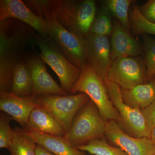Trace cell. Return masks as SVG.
Here are the masks:
<instances>
[{
    "label": "cell",
    "mask_w": 155,
    "mask_h": 155,
    "mask_svg": "<svg viewBox=\"0 0 155 155\" xmlns=\"http://www.w3.org/2000/svg\"><path fill=\"white\" fill-rule=\"evenodd\" d=\"M25 61L32 77L33 97L48 94L68 95L48 72L45 63L39 56L28 54L25 56Z\"/></svg>",
    "instance_id": "11"
},
{
    "label": "cell",
    "mask_w": 155,
    "mask_h": 155,
    "mask_svg": "<svg viewBox=\"0 0 155 155\" xmlns=\"http://www.w3.org/2000/svg\"><path fill=\"white\" fill-rule=\"evenodd\" d=\"M85 38L88 62L105 83L112 64L110 42L108 37L91 33Z\"/></svg>",
    "instance_id": "10"
},
{
    "label": "cell",
    "mask_w": 155,
    "mask_h": 155,
    "mask_svg": "<svg viewBox=\"0 0 155 155\" xmlns=\"http://www.w3.org/2000/svg\"><path fill=\"white\" fill-rule=\"evenodd\" d=\"M111 61L126 57L137 58L142 54L139 43L118 20L113 25L110 40Z\"/></svg>",
    "instance_id": "14"
},
{
    "label": "cell",
    "mask_w": 155,
    "mask_h": 155,
    "mask_svg": "<svg viewBox=\"0 0 155 155\" xmlns=\"http://www.w3.org/2000/svg\"><path fill=\"white\" fill-rule=\"evenodd\" d=\"M1 155H3V154H1Z\"/></svg>",
    "instance_id": "32"
},
{
    "label": "cell",
    "mask_w": 155,
    "mask_h": 155,
    "mask_svg": "<svg viewBox=\"0 0 155 155\" xmlns=\"http://www.w3.org/2000/svg\"><path fill=\"white\" fill-rule=\"evenodd\" d=\"M150 155H155V153H153L152 154Z\"/></svg>",
    "instance_id": "30"
},
{
    "label": "cell",
    "mask_w": 155,
    "mask_h": 155,
    "mask_svg": "<svg viewBox=\"0 0 155 155\" xmlns=\"http://www.w3.org/2000/svg\"><path fill=\"white\" fill-rule=\"evenodd\" d=\"M141 110L150 132L151 129L155 126V101Z\"/></svg>",
    "instance_id": "27"
},
{
    "label": "cell",
    "mask_w": 155,
    "mask_h": 155,
    "mask_svg": "<svg viewBox=\"0 0 155 155\" xmlns=\"http://www.w3.org/2000/svg\"><path fill=\"white\" fill-rule=\"evenodd\" d=\"M138 7L141 14L147 20L155 23V0H149Z\"/></svg>",
    "instance_id": "26"
},
{
    "label": "cell",
    "mask_w": 155,
    "mask_h": 155,
    "mask_svg": "<svg viewBox=\"0 0 155 155\" xmlns=\"http://www.w3.org/2000/svg\"><path fill=\"white\" fill-rule=\"evenodd\" d=\"M134 2L133 0H107L105 2L106 8L129 32L130 29L129 8Z\"/></svg>",
    "instance_id": "20"
},
{
    "label": "cell",
    "mask_w": 155,
    "mask_h": 155,
    "mask_svg": "<svg viewBox=\"0 0 155 155\" xmlns=\"http://www.w3.org/2000/svg\"><path fill=\"white\" fill-rule=\"evenodd\" d=\"M105 84L109 97L125 125L137 137L150 139V130L141 110L132 107L124 101L121 88L116 84L107 80Z\"/></svg>",
    "instance_id": "8"
},
{
    "label": "cell",
    "mask_w": 155,
    "mask_h": 155,
    "mask_svg": "<svg viewBox=\"0 0 155 155\" xmlns=\"http://www.w3.org/2000/svg\"><path fill=\"white\" fill-rule=\"evenodd\" d=\"M78 92L89 97L104 120L118 118L117 111L109 97L105 84L88 62L81 69V74L70 94H75Z\"/></svg>",
    "instance_id": "4"
},
{
    "label": "cell",
    "mask_w": 155,
    "mask_h": 155,
    "mask_svg": "<svg viewBox=\"0 0 155 155\" xmlns=\"http://www.w3.org/2000/svg\"><path fill=\"white\" fill-rule=\"evenodd\" d=\"M9 19L0 26V92H11L14 67L19 61L26 41L22 30Z\"/></svg>",
    "instance_id": "2"
},
{
    "label": "cell",
    "mask_w": 155,
    "mask_h": 155,
    "mask_svg": "<svg viewBox=\"0 0 155 155\" xmlns=\"http://www.w3.org/2000/svg\"><path fill=\"white\" fill-rule=\"evenodd\" d=\"M38 107L35 97H24L11 92H0V110L11 116L23 128H28L31 113Z\"/></svg>",
    "instance_id": "13"
},
{
    "label": "cell",
    "mask_w": 155,
    "mask_h": 155,
    "mask_svg": "<svg viewBox=\"0 0 155 155\" xmlns=\"http://www.w3.org/2000/svg\"><path fill=\"white\" fill-rule=\"evenodd\" d=\"M129 12L130 29L136 35L148 34L155 36V23L150 22L143 16L135 2L131 5Z\"/></svg>",
    "instance_id": "21"
},
{
    "label": "cell",
    "mask_w": 155,
    "mask_h": 155,
    "mask_svg": "<svg viewBox=\"0 0 155 155\" xmlns=\"http://www.w3.org/2000/svg\"><path fill=\"white\" fill-rule=\"evenodd\" d=\"M28 129L45 134L64 137L65 131L58 121L44 108L38 107L31 113Z\"/></svg>",
    "instance_id": "16"
},
{
    "label": "cell",
    "mask_w": 155,
    "mask_h": 155,
    "mask_svg": "<svg viewBox=\"0 0 155 155\" xmlns=\"http://www.w3.org/2000/svg\"><path fill=\"white\" fill-rule=\"evenodd\" d=\"M150 139L155 144V126L150 130Z\"/></svg>",
    "instance_id": "29"
},
{
    "label": "cell",
    "mask_w": 155,
    "mask_h": 155,
    "mask_svg": "<svg viewBox=\"0 0 155 155\" xmlns=\"http://www.w3.org/2000/svg\"><path fill=\"white\" fill-rule=\"evenodd\" d=\"M154 80H153V81H155V78H154Z\"/></svg>",
    "instance_id": "31"
},
{
    "label": "cell",
    "mask_w": 155,
    "mask_h": 155,
    "mask_svg": "<svg viewBox=\"0 0 155 155\" xmlns=\"http://www.w3.org/2000/svg\"><path fill=\"white\" fill-rule=\"evenodd\" d=\"M11 92L17 96H33V84L30 69L25 61H21L14 67Z\"/></svg>",
    "instance_id": "18"
},
{
    "label": "cell",
    "mask_w": 155,
    "mask_h": 155,
    "mask_svg": "<svg viewBox=\"0 0 155 155\" xmlns=\"http://www.w3.org/2000/svg\"><path fill=\"white\" fill-rule=\"evenodd\" d=\"M83 152L94 155H128L119 147L110 145L105 140L97 139L89 142L87 144L76 147Z\"/></svg>",
    "instance_id": "22"
},
{
    "label": "cell",
    "mask_w": 155,
    "mask_h": 155,
    "mask_svg": "<svg viewBox=\"0 0 155 155\" xmlns=\"http://www.w3.org/2000/svg\"><path fill=\"white\" fill-rule=\"evenodd\" d=\"M146 54L147 78L151 81L155 77V39L148 36L143 38Z\"/></svg>",
    "instance_id": "24"
},
{
    "label": "cell",
    "mask_w": 155,
    "mask_h": 155,
    "mask_svg": "<svg viewBox=\"0 0 155 155\" xmlns=\"http://www.w3.org/2000/svg\"><path fill=\"white\" fill-rule=\"evenodd\" d=\"M146 78L145 61L138 57H126L118 58L113 62L107 80L116 84L121 89L127 90L145 84Z\"/></svg>",
    "instance_id": "7"
},
{
    "label": "cell",
    "mask_w": 155,
    "mask_h": 155,
    "mask_svg": "<svg viewBox=\"0 0 155 155\" xmlns=\"http://www.w3.org/2000/svg\"><path fill=\"white\" fill-rule=\"evenodd\" d=\"M106 124L91 100L78 113L64 137L75 147L86 144L91 140L102 138Z\"/></svg>",
    "instance_id": "5"
},
{
    "label": "cell",
    "mask_w": 155,
    "mask_h": 155,
    "mask_svg": "<svg viewBox=\"0 0 155 155\" xmlns=\"http://www.w3.org/2000/svg\"><path fill=\"white\" fill-rule=\"evenodd\" d=\"M13 118L6 113L0 114V148L8 150L14 135V130L11 128L10 123Z\"/></svg>",
    "instance_id": "25"
},
{
    "label": "cell",
    "mask_w": 155,
    "mask_h": 155,
    "mask_svg": "<svg viewBox=\"0 0 155 155\" xmlns=\"http://www.w3.org/2000/svg\"><path fill=\"white\" fill-rule=\"evenodd\" d=\"M123 101L133 108L142 110L155 101V81L140 84L130 89L121 88Z\"/></svg>",
    "instance_id": "17"
},
{
    "label": "cell",
    "mask_w": 155,
    "mask_h": 155,
    "mask_svg": "<svg viewBox=\"0 0 155 155\" xmlns=\"http://www.w3.org/2000/svg\"><path fill=\"white\" fill-rule=\"evenodd\" d=\"M35 155H55L50 152L44 148L37 145L35 149Z\"/></svg>",
    "instance_id": "28"
},
{
    "label": "cell",
    "mask_w": 155,
    "mask_h": 155,
    "mask_svg": "<svg viewBox=\"0 0 155 155\" xmlns=\"http://www.w3.org/2000/svg\"><path fill=\"white\" fill-rule=\"evenodd\" d=\"M18 19L38 32L40 35L48 37L44 21L36 15L21 0L0 1V21L9 19Z\"/></svg>",
    "instance_id": "12"
},
{
    "label": "cell",
    "mask_w": 155,
    "mask_h": 155,
    "mask_svg": "<svg viewBox=\"0 0 155 155\" xmlns=\"http://www.w3.org/2000/svg\"><path fill=\"white\" fill-rule=\"evenodd\" d=\"M23 128V127H22ZM37 145L44 148L55 155H85L71 144L64 137L57 136L40 133L23 128Z\"/></svg>",
    "instance_id": "15"
},
{
    "label": "cell",
    "mask_w": 155,
    "mask_h": 155,
    "mask_svg": "<svg viewBox=\"0 0 155 155\" xmlns=\"http://www.w3.org/2000/svg\"><path fill=\"white\" fill-rule=\"evenodd\" d=\"M34 41L40 50V58L55 72L61 87L70 93L81 74V69L72 64L49 37H44L38 34L34 36Z\"/></svg>",
    "instance_id": "3"
},
{
    "label": "cell",
    "mask_w": 155,
    "mask_h": 155,
    "mask_svg": "<svg viewBox=\"0 0 155 155\" xmlns=\"http://www.w3.org/2000/svg\"><path fill=\"white\" fill-rule=\"evenodd\" d=\"M105 134L128 155H150L155 153V144L150 138L131 137L120 128L115 120L106 122Z\"/></svg>",
    "instance_id": "9"
},
{
    "label": "cell",
    "mask_w": 155,
    "mask_h": 155,
    "mask_svg": "<svg viewBox=\"0 0 155 155\" xmlns=\"http://www.w3.org/2000/svg\"><path fill=\"white\" fill-rule=\"evenodd\" d=\"M35 99L39 107L49 112L61 124L65 134L78 113L91 100L83 93L67 95H45L35 97Z\"/></svg>",
    "instance_id": "6"
},
{
    "label": "cell",
    "mask_w": 155,
    "mask_h": 155,
    "mask_svg": "<svg viewBox=\"0 0 155 155\" xmlns=\"http://www.w3.org/2000/svg\"><path fill=\"white\" fill-rule=\"evenodd\" d=\"M8 150L10 155H35L37 144L23 128L16 127Z\"/></svg>",
    "instance_id": "19"
},
{
    "label": "cell",
    "mask_w": 155,
    "mask_h": 155,
    "mask_svg": "<svg viewBox=\"0 0 155 155\" xmlns=\"http://www.w3.org/2000/svg\"><path fill=\"white\" fill-rule=\"evenodd\" d=\"M110 13L107 8L102 9L99 14L95 18L90 33L107 37L112 34L113 25Z\"/></svg>",
    "instance_id": "23"
},
{
    "label": "cell",
    "mask_w": 155,
    "mask_h": 155,
    "mask_svg": "<svg viewBox=\"0 0 155 155\" xmlns=\"http://www.w3.org/2000/svg\"><path fill=\"white\" fill-rule=\"evenodd\" d=\"M25 2L43 19L49 37L72 64L82 69L88 62L85 38L70 32L61 24L57 18L52 0Z\"/></svg>",
    "instance_id": "1"
}]
</instances>
